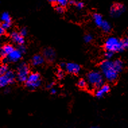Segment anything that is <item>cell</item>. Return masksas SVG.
<instances>
[{"instance_id":"obj_1","label":"cell","mask_w":128,"mask_h":128,"mask_svg":"<svg viewBox=\"0 0 128 128\" xmlns=\"http://www.w3.org/2000/svg\"><path fill=\"white\" fill-rule=\"evenodd\" d=\"M100 68L102 72V74L105 79L108 82H115L118 77V73L114 68L113 62L110 60H105L102 61L100 64Z\"/></svg>"},{"instance_id":"obj_2","label":"cell","mask_w":128,"mask_h":128,"mask_svg":"<svg viewBox=\"0 0 128 128\" xmlns=\"http://www.w3.org/2000/svg\"><path fill=\"white\" fill-rule=\"evenodd\" d=\"M104 49L106 51L115 52H122L125 50L123 40L118 38L110 36L104 42Z\"/></svg>"},{"instance_id":"obj_3","label":"cell","mask_w":128,"mask_h":128,"mask_svg":"<svg viewBox=\"0 0 128 128\" xmlns=\"http://www.w3.org/2000/svg\"><path fill=\"white\" fill-rule=\"evenodd\" d=\"M87 82L91 88H98L104 84L103 75L98 71H92L87 75Z\"/></svg>"},{"instance_id":"obj_4","label":"cell","mask_w":128,"mask_h":128,"mask_svg":"<svg viewBox=\"0 0 128 128\" xmlns=\"http://www.w3.org/2000/svg\"><path fill=\"white\" fill-rule=\"evenodd\" d=\"M25 83L27 88L33 90L38 88L41 84L40 76L38 73L30 74Z\"/></svg>"},{"instance_id":"obj_5","label":"cell","mask_w":128,"mask_h":128,"mask_svg":"<svg viewBox=\"0 0 128 128\" xmlns=\"http://www.w3.org/2000/svg\"><path fill=\"white\" fill-rule=\"evenodd\" d=\"M30 74L29 68L26 63L22 62L19 64L17 69V80L20 82H25Z\"/></svg>"},{"instance_id":"obj_6","label":"cell","mask_w":128,"mask_h":128,"mask_svg":"<svg viewBox=\"0 0 128 128\" xmlns=\"http://www.w3.org/2000/svg\"><path fill=\"white\" fill-rule=\"evenodd\" d=\"M16 79V75L13 71L8 70L6 73L0 76V87H6L12 84Z\"/></svg>"},{"instance_id":"obj_7","label":"cell","mask_w":128,"mask_h":128,"mask_svg":"<svg viewBox=\"0 0 128 128\" xmlns=\"http://www.w3.org/2000/svg\"><path fill=\"white\" fill-rule=\"evenodd\" d=\"M22 53L19 49H14L9 55L3 58V64H6L8 63H15V62H18L22 58Z\"/></svg>"},{"instance_id":"obj_8","label":"cell","mask_w":128,"mask_h":128,"mask_svg":"<svg viewBox=\"0 0 128 128\" xmlns=\"http://www.w3.org/2000/svg\"><path fill=\"white\" fill-rule=\"evenodd\" d=\"M126 11V8L121 4H113L110 9V14L113 18H117Z\"/></svg>"},{"instance_id":"obj_9","label":"cell","mask_w":128,"mask_h":128,"mask_svg":"<svg viewBox=\"0 0 128 128\" xmlns=\"http://www.w3.org/2000/svg\"><path fill=\"white\" fill-rule=\"evenodd\" d=\"M69 73L72 74H78L81 70V67L80 65L76 63H68L66 64L65 68Z\"/></svg>"},{"instance_id":"obj_10","label":"cell","mask_w":128,"mask_h":128,"mask_svg":"<svg viewBox=\"0 0 128 128\" xmlns=\"http://www.w3.org/2000/svg\"><path fill=\"white\" fill-rule=\"evenodd\" d=\"M10 38L14 43L18 44V45L24 44V36H22L20 34V32H12L10 34Z\"/></svg>"},{"instance_id":"obj_11","label":"cell","mask_w":128,"mask_h":128,"mask_svg":"<svg viewBox=\"0 0 128 128\" xmlns=\"http://www.w3.org/2000/svg\"><path fill=\"white\" fill-rule=\"evenodd\" d=\"M109 90H110V86L107 84H103L100 88H97L96 92H95V95L96 97L102 98L106 94H107L109 92Z\"/></svg>"},{"instance_id":"obj_12","label":"cell","mask_w":128,"mask_h":128,"mask_svg":"<svg viewBox=\"0 0 128 128\" xmlns=\"http://www.w3.org/2000/svg\"><path fill=\"white\" fill-rule=\"evenodd\" d=\"M43 57L49 62H53L55 59V51L51 48H46L43 51Z\"/></svg>"},{"instance_id":"obj_13","label":"cell","mask_w":128,"mask_h":128,"mask_svg":"<svg viewBox=\"0 0 128 128\" xmlns=\"http://www.w3.org/2000/svg\"><path fill=\"white\" fill-rule=\"evenodd\" d=\"M14 50V46L10 44H6L0 49V57H6Z\"/></svg>"},{"instance_id":"obj_14","label":"cell","mask_w":128,"mask_h":128,"mask_svg":"<svg viewBox=\"0 0 128 128\" xmlns=\"http://www.w3.org/2000/svg\"><path fill=\"white\" fill-rule=\"evenodd\" d=\"M44 58L40 55H36L32 59V64L34 66H38L44 63Z\"/></svg>"},{"instance_id":"obj_15","label":"cell","mask_w":128,"mask_h":128,"mask_svg":"<svg viewBox=\"0 0 128 128\" xmlns=\"http://www.w3.org/2000/svg\"><path fill=\"white\" fill-rule=\"evenodd\" d=\"M113 66L117 73L119 74L123 70L124 67V62L121 60H116L113 62Z\"/></svg>"},{"instance_id":"obj_16","label":"cell","mask_w":128,"mask_h":128,"mask_svg":"<svg viewBox=\"0 0 128 128\" xmlns=\"http://www.w3.org/2000/svg\"><path fill=\"white\" fill-rule=\"evenodd\" d=\"M93 20H94V22L95 24L98 26H101L102 23L103 22V18L102 17V16L99 14H94L93 15Z\"/></svg>"},{"instance_id":"obj_17","label":"cell","mask_w":128,"mask_h":128,"mask_svg":"<svg viewBox=\"0 0 128 128\" xmlns=\"http://www.w3.org/2000/svg\"><path fill=\"white\" fill-rule=\"evenodd\" d=\"M100 28L104 32H109L110 31V29H111V26H110L109 22L104 20L103 22L102 23L101 26H100Z\"/></svg>"},{"instance_id":"obj_18","label":"cell","mask_w":128,"mask_h":128,"mask_svg":"<svg viewBox=\"0 0 128 128\" xmlns=\"http://www.w3.org/2000/svg\"><path fill=\"white\" fill-rule=\"evenodd\" d=\"M1 20L3 22H8L12 23V19L10 16L8 12H4L1 16Z\"/></svg>"},{"instance_id":"obj_19","label":"cell","mask_w":128,"mask_h":128,"mask_svg":"<svg viewBox=\"0 0 128 128\" xmlns=\"http://www.w3.org/2000/svg\"><path fill=\"white\" fill-rule=\"evenodd\" d=\"M8 71V68L6 64H2V66H0V76L5 74Z\"/></svg>"},{"instance_id":"obj_20","label":"cell","mask_w":128,"mask_h":128,"mask_svg":"<svg viewBox=\"0 0 128 128\" xmlns=\"http://www.w3.org/2000/svg\"><path fill=\"white\" fill-rule=\"evenodd\" d=\"M86 85H87V83H86V81L83 79H80L79 81L78 82V87H80V88H85L86 86Z\"/></svg>"},{"instance_id":"obj_21","label":"cell","mask_w":128,"mask_h":128,"mask_svg":"<svg viewBox=\"0 0 128 128\" xmlns=\"http://www.w3.org/2000/svg\"><path fill=\"white\" fill-rule=\"evenodd\" d=\"M113 54H114V53L112 52V51H106V52L104 53V57L106 58V60H110L111 58H113Z\"/></svg>"},{"instance_id":"obj_22","label":"cell","mask_w":128,"mask_h":128,"mask_svg":"<svg viewBox=\"0 0 128 128\" xmlns=\"http://www.w3.org/2000/svg\"><path fill=\"white\" fill-rule=\"evenodd\" d=\"M56 2L58 3V5H60L62 6H66L69 3V0H57Z\"/></svg>"},{"instance_id":"obj_23","label":"cell","mask_w":128,"mask_h":128,"mask_svg":"<svg viewBox=\"0 0 128 128\" xmlns=\"http://www.w3.org/2000/svg\"><path fill=\"white\" fill-rule=\"evenodd\" d=\"M84 40L86 42H90L92 40V36L91 35V34H86V35L84 36Z\"/></svg>"},{"instance_id":"obj_24","label":"cell","mask_w":128,"mask_h":128,"mask_svg":"<svg viewBox=\"0 0 128 128\" xmlns=\"http://www.w3.org/2000/svg\"><path fill=\"white\" fill-rule=\"evenodd\" d=\"M55 10L57 11V12H58L59 14H62L64 13V6H62L60 5H58L56 8H55Z\"/></svg>"},{"instance_id":"obj_25","label":"cell","mask_w":128,"mask_h":128,"mask_svg":"<svg viewBox=\"0 0 128 128\" xmlns=\"http://www.w3.org/2000/svg\"><path fill=\"white\" fill-rule=\"evenodd\" d=\"M76 6L77 8L78 9H82L84 6V3L82 2H76Z\"/></svg>"},{"instance_id":"obj_26","label":"cell","mask_w":128,"mask_h":128,"mask_svg":"<svg viewBox=\"0 0 128 128\" xmlns=\"http://www.w3.org/2000/svg\"><path fill=\"white\" fill-rule=\"evenodd\" d=\"M12 23H8V22H3L2 26L3 28L5 29V30H7V29H9L10 27H11Z\"/></svg>"},{"instance_id":"obj_27","label":"cell","mask_w":128,"mask_h":128,"mask_svg":"<svg viewBox=\"0 0 128 128\" xmlns=\"http://www.w3.org/2000/svg\"><path fill=\"white\" fill-rule=\"evenodd\" d=\"M27 33H28V31H27V29L26 28H22L21 30H20V34L22 36H25L27 35Z\"/></svg>"},{"instance_id":"obj_28","label":"cell","mask_w":128,"mask_h":128,"mask_svg":"<svg viewBox=\"0 0 128 128\" xmlns=\"http://www.w3.org/2000/svg\"><path fill=\"white\" fill-rule=\"evenodd\" d=\"M57 76H58V77L60 78V79H62L63 78L64 76V72L62 70H59L58 71V72H57Z\"/></svg>"},{"instance_id":"obj_29","label":"cell","mask_w":128,"mask_h":128,"mask_svg":"<svg viewBox=\"0 0 128 128\" xmlns=\"http://www.w3.org/2000/svg\"><path fill=\"white\" fill-rule=\"evenodd\" d=\"M18 49L21 51V53H25L26 51V47H25L23 44H21V45H19V47H18Z\"/></svg>"},{"instance_id":"obj_30","label":"cell","mask_w":128,"mask_h":128,"mask_svg":"<svg viewBox=\"0 0 128 128\" xmlns=\"http://www.w3.org/2000/svg\"><path fill=\"white\" fill-rule=\"evenodd\" d=\"M5 32H6V30H5L2 25H0V37L2 36L4 34H5Z\"/></svg>"},{"instance_id":"obj_31","label":"cell","mask_w":128,"mask_h":128,"mask_svg":"<svg viewBox=\"0 0 128 128\" xmlns=\"http://www.w3.org/2000/svg\"><path fill=\"white\" fill-rule=\"evenodd\" d=\"M53 86H54V83H53V82H51V83H50V84H48L46 87H47V88L51 89V88H53Z\"/></svg>"},{"instance_id":"obj_32","label":"cell","mask_w":128,"mask_h":128,"mask_svg":"<svg viewBox=\"0 0 128 128\" xmlns=\"http://www.w3.org/2000/svg\"><path fill=\"white\" fill-rule=\"evenodd\" d=\"M51 90V93L52 94H55L57 93V90H56V89L54 88H52L50 89Z\"/></svg>"},{"instance_id":"obj_33","label":"cell","mask_w":128,"mask_h":128,"mask_svg":"<svg viewBox=\"0 0 128 128\" xmlns=\"http://www.w3.org/2000/svg\"><path fill=\"white\" fill-rule=\"evenodd\" d=\"M65 66H66V64H64V63H62V64H60V67L62 68H65Z\"/></svg>"},{"instance_id":"obj_34","label":"cell","mask_w":128,"mask_h":128,"mask_svg":"<svg viewBox=\"0 0 128 128\" xmlns=\"http://www.w3.org/2000/svg\"><path fill=\"white\" fill-rule=\"evenodd\" d=\"M70 4H75L76 2L75 1H74V0H71V1H70Z\"/></svg>"},{"instance_id":"obj_35","label":"cell","mask_w":128,"mask_h":128,"mask_svg":"<svg viewBox=\"0 0 128 128\" xmlns=\"http://www.w3.org/2000/svg\"><path fill=\"white\" fill-rule=\"evenodd\" d=\"M57 0H49V2H50L51 3H55Z\"/></svg>"},{"instance_id":"obj_36","label":"cell","mask_w":128,"mask_h":128,"mask_svg":"<svg viewBox=\"0 0 128 128\" xmlns=\"http://www.w3.org/2000/svg\"><path fill=\"white\" fill-rule=\"evenodd\" d=\"M90 128H100L99 127V126H92V127H90Z\"/></svg>"},{"instance_id":"obj_37","label":"cell","mask_w":128,"mask_h":128,"mask_svg":"<svg viewBox=\"0 0 128 128\" xmlns=\"http://www.w3.org/2000/svg\"></svg>"},{"instance_id":"obj_38","label":"cell","mask_w":128,"mask_h":128,"mask_svg":"<svg viewBox=\"0 0 128 128\" xmlns=\"http://www.w3.org/2000/svg\"><path fill=\"white\" fill-rule=\"evenodd\" d=\"M0 25H1V24H0Z\"/></svg>"}]
</instances>
